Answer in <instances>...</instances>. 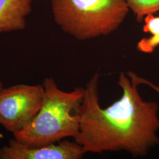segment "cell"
Listing matches in <instances>:
<instances>
[{
    "instance_id": "6da1fadb",
    "label": "cell",
    "mask_w": 159,
    "mask_h": 159,
    "mask_svg": "<svg viewBox=\"0 0 159 159\" xmlns=\"http://www.w3.org/2000/svg\"><path fill=\"white\" fill-rule=\"evenodd\" d=\"M100 75L94 74L84 88L78 109L80 128L74 138L84 153L125 150L134 157H143L159 144V104L143 100L135 73H121L118 85L121 98L107 108L99 101Z\"/></svg>"
},
{
    "instance_id": "7a4b0ae2",
    "label": "cell",
    "mask_w": 159,
    "mask_h": 159,
    "mask_svg": "<svg viewBox=\"0 0 159 159\" xmlns=\"http://www.w3.org/2000/svg\"><path fill=\"white\" fill-rule=\"evenodd\" d=\"M42 85L44 96L42 106L33 121L14 134L17 141L30 146H43L74 137L79 131L78 109L84 88L63 91L52 77L46 78Z\"/></svg>"
},
{
    "instance_id": "3957f363",
    "label": "cell",
    "mask_w": 159,
    "mask_h": 159,
    "mask_svg": "<svg viewBox=\"0 0 159 159\" xmlns=\"http://www.w3.org/2000/svg\"><path fill=\"white\" fill-rule=\"evenodd\" d=\"M54 20L67 34L86 40L113 33L129 8L125 0H50Z\"/></svg>"
},
{
    "instance_id": "277c9868",
    "label": "cell",
    "mask_w": 159,
    "mask_h": 159,
    "mask_svg": "<svg viewBox=\"0 0 159 159\" xmlns=\"http://www.w3.org/2000/svg\"><path fill=\"white\" fill-rule=\"evenodd\" d=\"M43 85L20 84L0 89V125L14 134L33 121L42 106Z\"/></svg>"
},
{
    "instance_id": "5b68a950",
    "label": "cell",
    "mask_w": 159,
    "mask_h": 159,
    "mask_svg": "<svg viewBox=\"0 0 159 159\" xmlns=\"http://www.w3.org/2000/svg\"><path fill=\"white\" fill-rule=\"evenodd\" d=\"M84 154L76 142L64 140L43 146H30L14 139L0 149V159H80Z\"/></svg>"
},
{
    "instance_id": "8992f818",
    "label": "cell",
    "mask_w": 159,
    "mask_h": 159,
    "mask_svg": "<svg viewBox=\"0 0 159 159\" xmlns=\"http://www.w3.org/2000/svg\"><path fill=\"white\" fill-rule=\"evenodd\" d=\"M34 0H0V33L25 29Z\"/></svg>"
},
{
    "instance_id": "52a82bcc",
    "label": "cell",
    "mask_w": 159,
    "mask_h": 159,
    "mask_svg": "<svg viewBox=\"0 0 159 159\" xmlns=\"http://www.w3.org/2000/svg\"><path fill=\"white\" fill-rule=\"evenodd\" d=\"M129 8L133 12L137 21L141 23L150 14L159 12V0H125Z\"/></svg>"
},
{
    "instance_id": "ba28073f",
    "label": "cell",
    "mask_w": 159,
    "mask_h": 159,
    "mask_svg": "<svg viewBox=\"0 0 159 159\" xmlns=\"http://www.w3.org/2000/svg\"><path fill=\"white\" fill-rule=\"evenodd\" d=\"M159 46V34L150 36L149 37H144L140 40L137 45V50L143 53H153L156 48Z\"/></svg>"
},
{
    "instance_id": "9c48e42d",
    "label": "cell",
    "mask_w": 159,
    "mask_h": 159,
    "mask_svg": "<svg viewBox=\"0 0 159 159\" xmlns=\"http://www.w3.org/2000/svg\"><path fill=\"white\" fill-rule=\"evenodd\" d=\"M144 24L143 31L154 36L159 34V16H154L153 14H148L144 18Z\"/></svg>"
},
{
    "instance_id": "30bf717a",
    "label": "cell",
    "mask_w": 159,
    "mask_h": 159,
    "mask_svg": "<svg viewBox=\"0 0 159 159\" xmlns=\"http://www.w3.org/2000/svg\"><path fill=\"white\" fill-rule=\"evenodd\" d=\"M2 87H3V84H2V83H1V82H0V89L2 88ZM2 134H1V131H0V138H2Z\"/></svg>"
}]
</instances>
